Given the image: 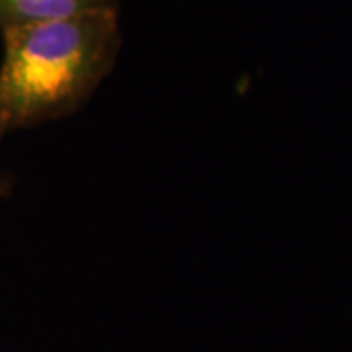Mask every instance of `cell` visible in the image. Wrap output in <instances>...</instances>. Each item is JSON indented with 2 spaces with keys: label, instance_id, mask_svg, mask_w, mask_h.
Returning a JSON list of instances; mask_svg holds the SVG:
<instances>
[{
  "label": "cell",
  "instance_id": "obj_1",
  "mask_svg": "<svg viewBox=\"0 0 352 352\" xmlns=\"http://www.w3.org/2000/svg\"><path fill=\"white\" fill-rule=\"evenodd\" d=\"M2 38L0 140L83 107L120 54V12L15 26Z\"/></svg>",
  "mask_w": 352,
  "mask_h": 352
},
{
  "label": "cell",
  "instance_id": "obj_2",
  "mask_svg": "<svg viewBox=\"0 0 352 352\" xmlns=\"http://www.w3.org/2000/svg\"><path fill=\"white\" fill-rule=\"evenodd\" d=\"M95 12H120V0H0V32Z\"/></svg>",
  "mask_w": 352,
  "mask_h": 352
},
{
  "label": "cell",
  "instance_id": "obj_3",
  "mask_svg": "<svg viewBox=\"0 0 352 352\" xmlns=\"http://www.w3.org/2000/svg\"><path fill=\"white\" fill-rule=\"evenodd\" d=\"M10 186H12V178H10V176L0 173V196L7 195V192L10 191Z\"/></svg>",
  "mask_w": 352,
  "mask_h": 352
}]
</instances>
